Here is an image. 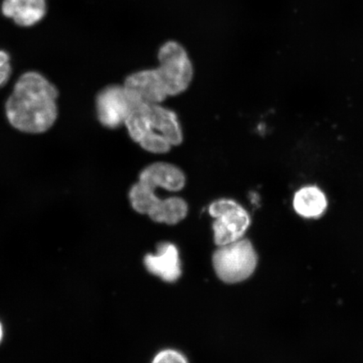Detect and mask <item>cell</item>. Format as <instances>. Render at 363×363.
Masks as SVG:
<instances>
[{"mask_svg": "<svg viewBox=\"0 0 363 363\" xmlns=\"http://www.w3.org/2000/svg\"><path fill=\"white\" fill-rule=\"evenodd\" d=\"M144 264L148 272L167 283H174L182 274L178 248L169 242L160 243L156 254H147Z\"/></svg>", "mask_w": 363, "mask_h": 363, "instance_id": "ba28073f", "label": "cell"}, {"mask_svg": "<svg viewBox=\"0 0 363 363\" xmlns=\"http://www.w3.org/2000/svg\"><path fill=\"white\" fill-rule=\"evenodd\" d=\"M12 72L10 54L0 50V88L3 87L10 79Z\"/></svg>", "mask_w": 363, "mask_h": 363, "instance_id": "9a60e30c", "label": "cell"}, {"mask_svg": "<svg viewBox=\"0 0 363 363\" xmlns=\"http://www.w3.org/2000/svg\"><path fill=\"white\" fill-rule=\"evenodd\" d=\"M157 74L164 85L167 95H177L187 89L194 70L187 52L176 42H167L158 52Z\"/></svg>", "mask_w": 363, "mask_h": 363, "instance_id": "3957f363", "label": "cell"}, {"mask_svg": "<svg viewBox=\"0 0 363 363\" xmlns=\"http://www.w3.org/2000/svg\"><path fill=\"white\" fill-rule=\"evenodd\" d=\"M2 338H3V328H2V324L0 323V342H1Z\"/></svg>", "mask_w": 363, "mask_h": 363, "instance_id": "2e32d148", "label": "cell"}, {"mask_svg": "<svg viewBox=\"0 0 363 363\" xmlns=\"http://www.w3.org/2000/svg\"><path fill=\"white\" fill-rule=\"evenodd\" d=\"M152 363H189L183 354L175 350H164L154 357Z\"/></svg>", "mask_w": 363, "mask_h": 363, "instance_id": "5bb4252c", "label": "cell"}, {"mask_svg": "<svg viewBox=\"0 0 363 363\" xmlns=\"http://www.w3.org/2000/svg\"><path fill=\"white\" fill-rule=\"evenodd\" d=\"M187 214V203L179 197H171L160 199L148 216L157 223L175 225L183 220Z\"/></svg>", "mask_w": 363, "mask_h": 363, "instance_id": "7c38bea8", "label": "cell"}, {"mask_svg": "<svg viewBox=\"0 0 363 363\" xmlns=\"http://www.w3.org/2000/svg\"><path fill=\"white\" fill-rule=\"evenodd\" d=\"M129 199L134 210L144 215H148L160 201L155 194V190L148 188L140 182L135 184L130 189Z\"/></svg>", "mask_w": 363, "mask_h": 363, "instance_id": "4fadbf2b", "label": "cell"}, {"mask_svg": "<svg viewBox=\"0 0 363 363\" xmlns=\"http://www.w3.org/2000/svg\"><path fill=\"white\" fill-rule=\"evenodd\" d=\"M48 0H3L2 16L22 28H30L42 22L48 13Z\"/></svg>", "mask_w": 363, "mask_h": 363, "instance_id": "8992f818", "label": "cell"}, {"mask_svg": "<svg viewBox=\"0 0 363 363\" xmlns=\"http://www.w3.org/2000/svg\"><path fill=\"white\" fill-rule=\"evenodd\" d=\"M139 182L154 190L162 188L178 192L184 189L186 179L179 167L169 163L156 162L140 172Z\"/></svg>", "mask_w": 363, "mask_h": 363, "instance_id": "9c48e42d", "label": "cell"}, {"mask_svg": "<svg viewBox=\"0 0 363 363\" xmlns=\"http://www.w3.org/2000/svg\"><path fill=\"white\" fill-rule=\"evenodd\" d=\"M124 86L135 99L149 104H159L169 96L156 69L135 72L126 79Z\"/></svg>", "mask_w": 363, "mask_h": 363, "instance_id": "52a82bcc", "label": "cell"}, {"mask_svg": "<svg viewBox=\"0 0 363 363\" xmlns=\"http://www.w3.org/2000/svg\"><path fill=\"white\" fill-rule=\"evenodd\" d=\"M257 264V256L247 239L219 247L213 256V266L221 281L226 284L242 282L251 277Z\"/></svg>", "mask_w": 363, "mask_h": 363, "instance_id": "7a4b0ae2", "label": "cell"}, {"mask_svg": "<svg viewBox=\"0 0 363 363\" xmlns=\"http://www.w3.org/2000/svg\"><path fill=\"white\" fill-rule=\"evenodd\" d=\"M58 91L43 74L27 72L17 80L6 102L9 122L30 134L47 131L57 118Z\"/></svg>", "mask_w": 363, "mask_h": 363, "instance_id": "6da1fadb", "label": "cell"}, {"mask_svg": "<svg viewBox=\"0 0 363 363\" xmlns=\"http://www.w3.org/2000/svg\"><path fill=\"white\" fill-rule=\"evenodd\" d=\"M139 102L142 101L135 99L125 86H108L98 94L96 99L98 119L108 128H118L125 124L135 104Z\"/></svg>", "mask_w": 363, "mask_h": 363, "instance_id": "5b68a950", "label": "cell"}, {"mask_svg": "<svg viewBox=\"0 0 363 363\" xmlns=\"http://www.w3.org/2000/svg\"><path fill=\"white\" fill-rule=\"evenodd\" d=\"M151 135H162L172 146H178L183 140V134L176 113L159 104H150L149 130L145 138Z\"/></svg>", "mask_w": 363, "mask_h": 363, "instance_id": "30bf717a", "label": "cell"}, {"mask_svg": "<svg viewBox=\"0 0 363 363\" xmlns=\"http://www.w3.org/2000/svg\"><path fill=\"white\" fill-rule=\"evenodd\" d=\"M295 212L305 219H318L328 208L325 193L316 185H306L299 188L293 197Z\"/></svg>", "mask_w": 363, "mask_h": 363, "instance_id": "8fae6325", "label": "cell"}, {"mask_svg": "<svg viewBox=\"0 0 363 363\" xmlns=\"http://www.w3.org/2000/svg\"><path fill=\"white\" fill-rule=\"evenodd\" d=\"M208 213L216 219L213 231L218 247L242 239L251 225L248 212L231 199H222L212 203L208 207Z\"/></svg>", "mask_w": 363, "mask_h": 363, "instance_id": "277c9868", "label": "cell"}]
</instances>
